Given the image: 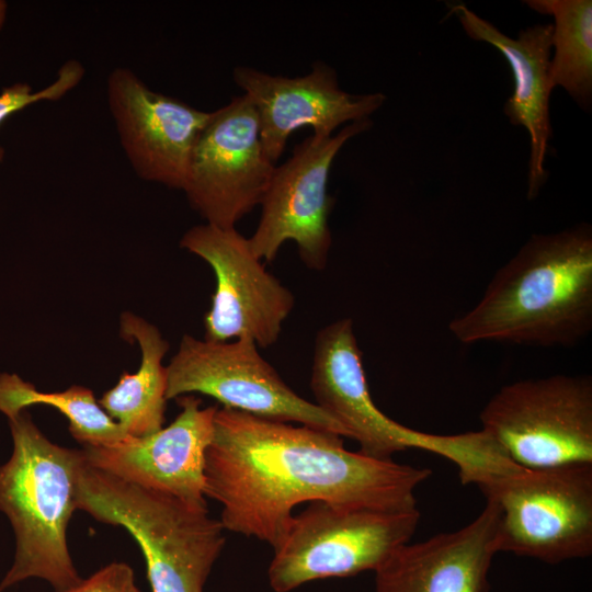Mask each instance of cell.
Returning a JSON list of instances; mask_svg holds the SVG:
<instances>
[{"label":"cell","mask_w":592,"mask_h":592,"mask_svg":"<svg viewBox=\"0 0 592 592\" xmlns=\"http://www.w3.org/2000/svg\"><path fill=\"white\" fill-rule=\"evenodd\" d=\"M497 506L462 528L397 548L375 572L374 592H489Z\"/></svg>","instance_id":"cell-17"},{"label":"cell","mask_w":592,"mask_h":592,"mask_svg":"<svg viewBox=\"0 0 592 592\" xmlns=\"http://www.w3.org/2000/svg\"><path fill=\"white\" fill-rule=\"evenodd\" d=\"M248 338L216 342L183 335L167 366V399L209 396L224 407L348 437L344 428L295 392Z\"/></svg>","instance_id":"cell-9"},{"label":"cell","mask_w":592,"mask_h":592,"mask_svg":"<svg viewBox=\"0 0 592 592\" xmlns=\"http://www.w3.org/2000/svg\"><path fill=\"white\" fill-rule=\"evenodd\" d=\"M121 334L138 343L139 368L133 374L124 373L98 401L129 436L143 437L163 428L168 399L167 366L162 360L169 343L153 325L132 312L122 315Z\"/></svg>","instance_id":"cell-18"},{"label":"cell","mask_w":592,"mask_h":592,"mask_svg":"<svg viewBox=\"0 0 592 592\" xmlns=\"http://www.w3.org/2000/svg\"><path fill=\"white\" fill-rule=\"evenodd\" d=\"M431 474L348 451L335 433L223 407L205 454L204 492L221 505L225 531L274 547L303 502L412 510Z\"/></svg>","instance_id":"cell-1"},{"label":"cell","mask_w":592,"mask_h":592,"mask_svg":"<svg viewBox=\"0 0 592 592\" xmlns=\"http://www.w3.org/2000/svg\"><path fill=\"white\" fill-rule=\"evenodd\" d=\"M531 10L554 19L549 75L585 112L592 105V1L526 0Z\"/></svg>","instance_id":"cell-19"},{"label":"cell","mask_w":592,"mask_h":592,"mask_svg":"<svg viewBox=\"0 0 592 592\" xmlns=\"http://www.w3.org/2000/svg\"><path fill=\"white\" fill-rule=\"evenodd\" d=\"M234 81L253 104L266 157L275 163L293 132L310 126L332 135L341 125L366 119L386 101L380 92L353 94L340 89L334 69L316 62L305 76H273L247 66L234 69Z\"/></svg>","instance_id":"cell-15"},{"label":"cell","mask_w":592,"mask_h":592,"mask_svg":"<svg viewBox=\"0 0 592 592\" xmlns=\"http://www.w3.org/2000/svg\"><path fill=\"white\" fill-rule=\"evenodd\" d=\"M106 95L122 147L138 177L183 191L195 143L212 112L152 91L126 67L109 75Z\"/></svg>","instance_id":"cell-13"},{"label":"cell","mask_w":592,"mask_h":592,"mask_svg":"<svg viewBox=\"0 0 592 592\" xmlns=\"http://www.w3.org/2000/svg\"><path fill=\"white\" fill-rule=\"evenodd\" d=\"M84 77L83 65L75 59L66 61L58 70L57 78L39 91H33L26 82H16L0 93V125L12 114L41 101H58L76 88ZM4 149L0 145V162Z\"/></svg>","instance_id":"cell-21"},{"label":"cell","mask_w":592,"mask_h":592,"mask_svg":"<svg viewBox=\"0 0 592 592\" xmlns=\"http://www.w3.org/2000/svg\"><path fill=\"white\" fill-rule=\"evenodd\" d=\"M369 118L350 123L335 135L312 134L275 167L261 201V217L249 238L252 252L273 262L286 241L296 243L307 267L322 271L332 238L329 215L334 200L327 193L331 166L352 137L369 129Z\"/></svg>","instance_id":"cell-10"},{"label":"cell","mask_w":592,"mask_h":592,"mask_svg":"<svg viewBox=\"0 0 592 592\" xmlns=\"http://www.w3.org/2000/svg\"><path fill=\"white\" fill-rule=\"evenodd\" d=\"M180 246L207 262L215 274L204 339L226 342L248 338L264 349L274 344L295 298L254 255L249 238L236 227L205 224L189 229Z\"/></svg>","instance_id":"cell-11"},{"label":"cell","mask_w":592,"mask_h":592,"mask_svg":"<svg viewBox=\"0 0 592 592\" xmlns=\"http://www.w3.org/2000/svg\"><path fill=\"white\" fill-rule=\"evenodd\" d=\"M55 592H141L136 584L132 567L113 561L77 584Z\"/></svg>","instance_id":"cell-22"},{"label":"cell","mask_w":592,"mask_h":592,"mask_svg":"<svg viewBox=\"0 0 592 592\" xmlns=\"http://www.w3.org/2000/svg\"><path fill=\"white\" fill-rule=\"evenodd\" d=\"M9 426L13 447L0 466V511L13 528L15 555L0 592L32 578L68 589L82 579L67 540L82 452L48 440L26 410Z\"/></svg>","instance_id":"cell-3"},{"label":"cell","mask_w":592,"mask_h":592,"mask_svg":"<svg viewBox=\"0 0 592 592\" xmlns=\"http://www.w3.org/2000/svg\"><path fill=\"white\" fill-rule=\"evenodd\" d=\"M448 7L473 41L496 47L511 68L514 89L504 103L503 113L512 125L523 126L528 134L531 150L526 196L535 200L549 178L545 163L553 137L549 113L554 90L549 75L553 24L528 26L513 38L464 3Z\"/></svg>","instance_id":"cell-16"},{"label":"cell","mask_w":592,"mask_h":592,"mask_svg":"<svg viewBox=\"0 0 592 592\" xmlns=\"http://www.w3.org/2000/svg\"><path fill=\"white\" fill-rule=\"evenodd\" d=\"M275 164L260 138L247 95L212 112L191 157L183 192L206 224L232 228L261 204Z\"/></svg>","instance_id":"cell-12"},{"label":"cell","mask_w":592,"mask_h":592,"mask_svg":"<svg viewBox=\"0 0 592 592\" xmlns=\"http://www.w3.org/2000/svg\"><path fill=\"white\" fill-rule=\"evenodd\" d=\"M486 431L517 466L592 464V379L556 374L501 387L480 412Z\"/></svg>","instance_id":"cell-8"},{"label":"cell","mask_w":592,"mask_h":592,"mask_svg":"<svg viewBox=\"0 0 592 592\" xmlns=\"http://www.w3.org/2000/svg\"><path fill=\"white\" fill-rule=\"evenodd\" d=\"M477 487L498 509L496 553L550 565L592 554V464L517 467Z\"/></svg>","instance_id":"cell-6"},{"label":"cell","mask_w":592,"mask_h":592,"mask_svg":"<svg viewBox=\"0 0 592 592\" xmlns=\"http://www.w3.org/2000/svg\"><path fill=\"white\" fill-rule=\"evenodd\" d=\"M34 405L52 406L69 421V432L83 445L111 446L129 436L100 406L91 389L73 385L56 392L38 391L16 374H0V412L14 418Z\"/></svg>","instance_id":"cell-20"},{"label":"cell","mask_w":592,"mask_h":592,"mask_svg":"<svg viewBox=\"0 0 592 592\" xmlns=\"http://www.w3.org/2000/svg\"><path fill=\"white\" fill-rule=\"evenodd\" d=\"M419 521L418 509L384 511L310 502L293 516L273 547L269 583L275 592H289L315 580L375 571L410 542Z\"/></svg>","instance_id":"cell-7"},{"label":"cell","mask_w":592,"mask_h":592,"mask_svg":"<svg viewBox=\"0 0 592 592\" xmlns=\"http://www.w3.org/2000/svg\"><path fill=\"white\" fill-rule=\"evenodd\" d=\"M8 4L5 1L0 0V31L2 30L7 18Z\"/></svg>","instance_id":"cell-23"},{"label":"cell","mask_w":592,"mask_h":592,"mask_svg":"<svg viewBox=\"0 0 592 592\" xmlns=\"http://www.w3.org/2000/svg\"><path fill=\"white\" fill-rule=\"evenodd\" d=\"M448 329L465 344L570 346L592 330V228L534 234Z\"/></svg>","instance_id":"cell-2"},{"label":"cell","mask_w":592,"mask_h":592,"mask_svg":"<svg viewBox=\"0 0 592 592\" xmlns=\"http://www.w3.org/2000/svg\"><path fill=\"white\" fill-rule=\"evenodd\" d=\"M175 419L159 431L111 446L81 448L93 468L130 483L208 510L204 492L205 454L214 433L216 406L202 407L193 395L178 398Z\"/></svg>","instance_id":"cell-14"},{"label":"cell","mask_w":592,"mask_h":592,"mask_svg":"<svg viewBox=\"0 0 592 592\" xmlns=\"http://www.w3.org/2000/svg\"><path fill=\"white\" fill-rule=\"evenodd\" d=\"M310 388L315 403L344 428L366 456L391 459L392 454L407 448L431 452L457 466L463 485L477 483L503 464L499 446L481 429L455 435L431 434L405 426L382 412L372 399L350 318L329 323L317 333Z\"/></svg>","instance_id":"cell-5"},{"label":"cell","mask_w":592,"mask_h":592,"mask_svg":"<svg viewBox=\"0 0 592 592\" xmlns=\"http://www.w3.org/2000/svg\"><path fill=\"white\" fill-rule=\"evenodd\" d=\"M75 504L129 533L145 558L151 592H203L226 544L225 528L208 510L95 469L84 457Z\"/></svg>","instance_id":"cell-4"}]
</instances>
